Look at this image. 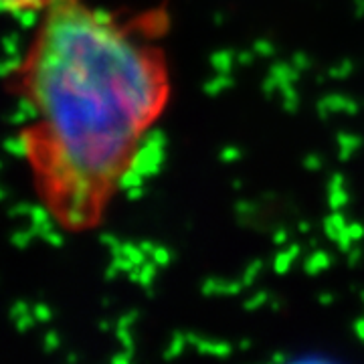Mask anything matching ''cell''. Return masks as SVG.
I'll return each instance as SVG.
<instances>
[{"label": "cell", "mask_w": 364, "mask_h": 364, "mask_svg": "<svg viewBox=\"0 0 364 364\" xmlns=\"http://www.w3.org/2000/svg\"><path fill=\"white\" fill-rule=\"evenodd\" d=\"M51 2L26 77L41 128L25 138L59 219L79 229L130 166L166 90L156 55L128 39L107 11Z\"/></svg>", "instance_id": "1"}, {"label": "cell", "mask_w": 364, "mask_h": 364, "mask_svg": "<svg viewBox=\"0 0 364 364\" xmlns=\"http://www.w3.org/2000/svg\"><path fill=\"white\" fill-rule=\"evenodd\" d=\"M164 146L162 144L148 142V140H142V146L136 148L134 156H132L130 166L136 168L144 178L146 176H154L158 170H160V164H162V158H164Z\"/></svg>", "instance_id": "2"}, {"label": "cell", "mask_w": 364, "mask_h": 364, "mask_svg": "<svg viewBox=\"0 0 364 364\" xmlns=\"http://www.w3.org/2000/svg\"><path fill=\"white\" fill-rule=\"evenodd\" d=\"M358 109V105L354 104L352 100H346L342 95H328L320 102V114L328 116L332 112H346V114H354Z\"/></svg>", "instance_id": "3"}, {"label": "cell", "mask_w": 364, "mask_h": 364, "mask_svg": "<svg viewBox=\"0 0 364 364\" xmlns=\"http://www.w3.org/2000/svg\"><path fill=\"white\" fill-rule=\"evenodd\" d=\"M272 75L279 81V87H282L286 83H294L298 79L299 71L294 65H289V63H275L272 67Z\"/></svg>", "instance_id": "4"}, {"label": "cell", "mask_w": 364, "mask_h": 364, "mask_svg": "<svg viewBox=\"0 0 364 364\" xmlns=\"http://www.w3.org/2000/svg\"><path fill=\"white\" fill-rule=\"evenodd\" d=\"M298 253H299L298 245H291V249L277 253V255H275V259H273V269H275L277 273H286L287 269L291 267L294 259L298 257Z\"/></svg>", "instance_id": "5"}, {"label": "cell", "mask_w": 364, "mask_h": 364, "mask_svg": "<svg viewBox=\"0 0 364 364\" xmlns=\"http://www.w3.org/2000/svg\"><path fill=\"white\" fill-rule=\"evenodd\" d=\"M144 182V176L138 172L136 168H128L122 172V176L117 178V186L122 188V191H128V188H134V186H142Z\"/></svg>", "instance_id": "6"}, {"label": "cell", "mask_w": 364, "mask_h": 364, "mask_svg": "<svg viewBox=\"0 0 364 364\" xmlns=\"http://www.w3.org/2000/svg\"><path fill=\"white\" fill-rule=\"evenodd\" d=\"M210 65H213V69H215L217 73H229V71H231V65H233V53H215V55L210 57Z\"/></svg>", "instance_id": "7"}, {"label": "cell", "mask_w": 364, "mask_h": 364, "mask_svg": "<svg viewBox=\"0 0 364 364\" xmlns=\"http://www.w3.org/2000/svg\"><path fill=\"white\" fill-rule=\"evenodd\" d=\"M328 265H330V257L326 255L324 251H316V253H312V257L306 261V272L308 273L324 272V269H328Z\"/></svg>", "instance_id": "8"}, {"label": "cell", "mask_w": 364, "mask_h": 364, "mask_svg": "<svg viewBox=\"0 0 364 364\" xmlns=\"http://www.w3.org/2000/svg\"><path fill=\"white\" fill-rule=\"evenodd\" d=\"M346 227H348V225H346V221H344V217H342V215H338V213H336V215H332L330 219H326V223H324L326 235H328L332 241H334V239H336V237L340 235V231H344Z\"/></svg>", "instance_id": "9"}, {"label": "cell", "mask_w": 364, "mask_h": 364, "mask_svg": "<svg viewBox=\"0 0 364 364\" xmlns=\"http://www.w3.org/2000/svg\"><path fill=\"white\" fill-rule=\"evenodd\" d=\"M231 85H233V79L229 77V73H219L217 77L210 79L207 85H205V91L210 93V95H217V93H221L223 90H227Z\"/></svg>", "instance_id": "10"}, {"label": "cell", "mask_w": 364, "mask_h": 364, "mask_svg": "<svg viewBox=\"0 0 364 364\" xmlns=\"http://www.w3.org/2000/svg\"><path fill=\"white\" fill-rule=\"evenodd\" d=\"M338 146H340V158H342V160H346V158L350 156L352 152L360 146V140H358L356 136H346V134H342V136H338Z\"/></svg>", "instance_id": "11"}, {"label": "cell", "mask_w": 364, "mask_h": 364, "mask_svg": "<svg viewBox=\"0 0 364 364\" xmlns=\"http://www.w3.org/2000/svg\"><path fill=\"white\" fill-rule=\"evenodd\" d=\"M279 91H282V95H284V105H286L287 112H296V109H298L299 97H298V91L294 90V83H286V85H282Z\"/></svg>", "instance_id": "12"}, {"label": "cell", "mask_w": 364, "mask_h": 364, "mask_svg": "<svg viewBox=\"0 0 364 364\" xmlns=\"http://www.w3.org/2000/svg\"><path fill=\"white\" fill-rule=\"evenodd\" d=\"M4 148L13 156H26L28 154V142H26L25 136L23 138H9L6 144H4Z\"/></svg>", "instance_id": "13"}, {"label": "cell", "mask_w": 364, "mask_h": 364, "mask_svg": "<svg viewBox=\"0 0 364 364\" xmlns=\"http://www.w3.org/2000/svg\"><path fill=\"white\" fill-rule=\"evenodd\" d=\"M14 16H16L18 25L23 26V28H31V26L37 23V13H35L33 6H23V9L14 11Z\"/></svg>", "instance_id": "14"}, {"label": "cell", "mask_w": 364, "mask_h": 364, "mask_svg": "<svg viewBox=\"0 0 364 364\" xmlns=\"http://www.w3.org/2000/svg\"><path fill=\"white\" fill-rule=\"evenodd\" d=\"M122 255H126L136 267L144 265V263H146V257H148L142 249H140V245H122Z\"/></svg>", "instance_id": "15"}, {"label": "cell", "mask_w": 364, "mask_h": 364, "mask_svg": "<svg viewBox=\"0 0 364 364\" xmlns=\"http://www.w3.org/2000/svg\"><path fill=\"white\" fill-rule=\"evenodd\" d=\"M186 344H188V340H186V336L184 334H174L172 336V342H170L168 350H166V358H174V356H178L184 348H186Z\"/></svg>", "instance_id": "16"}, {"label": "cell", "mask_w": 364, "mask_h": 364, "mask_svg": "<svg viewBox=\"0 0 364 364\" xmlns=\"http://www.w3.org/2000/svg\"><path fill=\"white\" fill-rule=\"evenodd\" d=\"M156 263L152 261V263H144V265H140V284H142L144 287L150 286L152 284V279H154V275H156Z\"/></svg>", "instance_id": "17"}, {"label": "cell", "mask_w": 364, "mask_h": 364, "mask_svg": "<svg viewBox=\"0 0 364 364\" xmlns=\"http://www.w3.org/2000/svg\"><path fill=\"white\" fill-rule=\"evenodd\" d=\"M348 203V193L344 188L340 191H330V207L332 208H342Z\"/></svg>", "instance_id": "18"}, {"label": "cell", "mask_w": 364, "mask_h": 364, "mask_svg": "<svg viewBox=\"0 0 364 364\" xmlns=\"http://www.w3.org/2000/svg\"><path fill=\"white\" fill-rule=\"evenodd\" d=\"M150 259L154 261L156 263L158 267H166L170 263V253H168V249H164V247H156L154 249V253L150 255Z\"/></svg>", "instance_id": "19"}, {"label": "cell", "mask_w": 364, "mask_h": 364, "mask_svg": "<svg viewBox=\"0 0 364 364\" xmlns=\"http://www.w3.org/2000/svg\"><path fill=\"white\" fill-rule=\"evenodd\" d=\"M28 219H31V225H39V223L49 221V210L45 207H33Z\"/></svg>", "instance_id": "20"}, {"label": "cell", "mask_w": 364, "mask_h": 364, "mask_svg": "<svg viewBox=\"0 0 364 364\" xmlns=\"http://www.w3.org/2000/svg\"><path fill=\"white\" fill-rule=\"evenodd\" d=\"M35 316H33V312L25 314V316H21V318H16L14 322H16V330H21V332H26L28 328H33V324H35Z\"/></svg>", "instance_id": "21"}, {"label": "cell", "mask_w": 364, "mask_h": 364, "mask_svg": "<svg viewBox=\"0 0 364 364\" xmlns=\"http://www.w3.org/2000/svg\"><path fill=\"white\" fill-rule=\"evenodd\" d=\"M35 237V233L28 229V231H21V233H16L13 237V243L16 245V247H21V249H25L28 243H31V239Z\"/></svg>", "instance_id": "22"}, {"label": "cell", "mask_w": 364, "mask_h": 364, "mask_svg": "<svg viewBox=\"0 0 364 364\" xmlns=\"http://www.w3.org/2000/svg\"><path fill=\"white\" fill-rule=\"evenodd\" d=\"M261 267H263V265H261V261H255V263H251V265H249L247 272H245V275H243V284H245V286L253 284V279L257 277V273L261 272Z\"/></svg>", "instance_id": "23"}, {"label": "cell", "mask_w": 364, "mask_h": 364, "mask_svg": "<svg viewBox=\"0 0 364 364\" xmlns=\"http://www.w3.org/2000/svg\"><path fill=\"white\" fill-rule=\"evenodd\" d=\"M33 316L37 318V322H47V320H51V310L45 304H37L33 308Z\"/></svg>", "instance_id": "24"}, {"label": "cell", "mask_w": 364, "mask_h": 364, "mask_svg": "<svg viewBox=\"0 0 364 364\" xmlns=\"http://www.w3.org/2000/svg\"><path fill=\"white\" fill-rule=\"evenodd\" d=\"M253 49H255V53H259V57H272L273 53H275L269 41H257Z\"/></svg>", "instance_id": "25"}, {"label": "cell", "mask_w": 364, "mask_h": 364, "mask_svg": "<svg viewBox=\"0 0 364 364\" xmlns=\"http://www.w3.org/2000/svg\"><path fill=\"white\" fill-rule=\"evenodd\" d=\"M352 73V63L350 61H342L340 65L332 69V77H348Z\"/></svg>", "instance_id": "26"}, {"label": "cell", "mask_w": 364, "mask_h": 364, "mask_svg": "<svg viewBox=\"0 0 364 364\" xmlns=\"http://www.w3.org/2000/svg\"><path fill=\"white\" fill-rule=\"evenodd\" d=\"M4 49H6V57L9 55H18L16 49H18V37L16 35H9L6 41H4Z\"/></svg>", "instance_id": "27"}, {"label": "cell", "mask_w": 364, "mask_h": 364, "mask_svg": "<svg viewBox=\"0 0 364 364\" xmlns=\"http://www.w3.org/2000/svg\"><path fill=\"white\" fill-rule=\"evenodd\" d=\"M267 298H269L267 294H257V296H253V298L249 299V301H245V308H247V310H255V308L263 306Z\"/></svg>", "instance_id": "28"}, {"label": "cell", "mask_w": 364, "mask_h": 364, "mask_svg": "<svg viewBox=\"0 0 364 364\" xmlns=\"http://www.w3.org/2000/svg\"><path fill=\"white\" fill-rule=\"evenodd\" d=\"M346 229H348V233H350L352 241H354V243H356V241H360V239L364 237V227L360 225V223H356V225H348Z\"/></svg>", "instance_id": "29"}, {"label": "cell", "mask_w": 364, "mask_h": 364, "mask_svg": "<svg viewBox=\"0 0 364 364\" xmlns=\"http://www.w3.org/2000/svg\"><path fill=\"white\" fill-rule=\"evenodd\" d=\"M28 312H33V310H31V308L26 306L25 301H16V304L13 306V310H11V314H13L14 320H16V318H21V316H25V314H28Z\"/></svg>", "instance_id": "30"}, {"label": "cell", "mask_w": 364, "mask_h": 364, "mask_svg": "<svg viewBox=\"0 0 364 364\" xmlns=\"http://www.w3.org/2000/svg\"><path fill=\"white\" fill-rule=\"evenodd\" d=\"M43 239H45L47 243H51V245H55V247H61V245H63V237L57 233V231H49V233L45 235Z\"/></svg>", "instance_id": "31"}, {"label": "cell", "mask_w": 364, "mask_h": 364, "mask_svg": "<svg viewBox=\"0 0 364 364\" xmlns=\"http://www.w3.org/2000/svg\"><path fill=\"white\" fill-rule=\"evenodd\" d=\"M45 348L51 352L59 348V338H57V334H55V332H49V334L45 336Z\"/></svg>", "instance_id": "32"}, {"label": "cell", "mask_w": 364, "mask_h": 364, "mask_svg": "<svg viewBox=\"0 0 364 364\" xmlns=\"http://www.w3.org/2000/svg\"><path fill=\"white\" fill-rule=\"evenodd\" d=\"M294 67H296L298 71H304V69L310 67V59H308L306 55H296V57H294Z\"/></svg>", "instance_id": "33"}, {"label": "cell", "mask_w": 364, "mask_h": 364, "mask_svg": "<svg viewBox=\"0 0 364 364\" xmlns=\"http://www.w3.org/2000/svg\"><path fill=\"white\" fill-rule=\"evenodd\" d=\"M31 205H26V203H21V205H16V207L11 210L13 215H16V217H26L28 219V215H31Z\"/></svg>", "instance_id": "34"}, {"label": "cell", "mask_w": 364, "mask_h": 364, "mask_svg": "<svg viewBox=\"0 0 364 364\" xmlns=\"http://www.w3.org/2000/svg\"><path fill=\"white\" fill-rule=\"evenodd\" d=\"M241 156V152L237 150V148H225L223 150L221 158L225 160V162H231V160H237V158Z\"/></svg>", "instance_id": "35"}, {"label": "cell", "mask_w": 364, "mask_h": 364, "mask_svg": "<svg viewBox=\"0 0 364 364\" xmlns=\"http://www.w3.org/2000/svg\"><path fill=\"white\" fill-rule=\"evenodd\" d=\"M340 188H344V178H342V174H334L330 178V191H340Z\"/></svg>", "instance_id": "36"}, {"label": "cell", "mask_w": 364, "mask_h": 364, "mask_svg": "<svg viewBox=\"0 0 364 364\" xmlns=\"http://www.w3.org/2000/svg\"><path fill=\"white\" fill-rule=\"evenodd\" d=\"M320 166H322V162H320V158L318 156L306 158V168L308 170H320Z\"/></svg>", "instance_id": "37"}, {"label": "cell", "mask_w": 364, "mask_h": 364, "mask_svg": "<svg viewBox=\"0 0 364 364\" xmlns=\"http://www.w3.org/2000/svg\"><path fill=\"white\" fill-rule=\"evenodd\" d=\"M132 360V350H126V354H116L114 358H112V363L114 364H126Z\"/></svg>", "instance_id": "38"}, {"label": "cell", "mask_w": 364, "mask_h": 364, "mask_svg": "<svg viewBox=\"0 0 364 364\" xmlns=\"http://www.w3.org/2000/svg\"><path fill=\"white\" fill-rule=\"evenodd\" d=\"M126 195H128L130 200H136V198H140V196L144 195V188L142 186H134V188H128V191H126Z\"/></svg>", "instance_id": "39"}, {"label": "cell", "mask_w": 364, "mask_h": 364, "mask_svg": "<svg viewBox=\"0 0 364 364\" xmlns=\"http://www.w3.org/2000/svg\"><path fill=\"white\" fill-rule=\"evenodd\" d=\"M287 239V233L284 231V229H279L277 233L273 235V243H277V245H282V243H286Z\"/></svg>", "instance_id": "40"}, {"label": "cell", "mask_w": 364, "mask_h": 364, "mask_svg": "<svg viewBox=\"0 0 364 364\" xmlns=\"http://www.w3.org/2000/svg\"><path fill=\"white\" fill-rule=\"evenodd\" d=\"M251 57H253L251 53H241V55L237 57V61H239V63H245V65H247V63H251Z\"/></svg>", "instance_id": "41"}, {"label": "cell", "mask_w": 364, "mask_h": 364, "mask_svg": "<svg viewBox=\"0 0 364 364\" xmlns=\"http://www.w3.org/2000/svg\"><path fill=\"white\" fill-rule=\"evenodd\" d=\"M354 330H356V334H358V336L364 340V318H363V320H358V322H356Z\"/></svg>", "instance_id": "42"}, {"label": "cell", "mask_w": 364, "mask_h": 364, "mask_svg": "<svg viewBox=\"0 0 364 364\" xmlns=\"http://www.w3.org/2000/svg\"><path fill=\"white\" fill-rule=\"evenodd\" d=\"M356 6L360 9V11H358V14H363L364 13V0H356Z\"/></svg>", "instance_id": "43"}, {"label": "cell", "mask_w": 364, "mask_h": 364, "mask_svg": "<svg viewBox=\"0 0 364 364\" xmlns=\"http://www.w3.org/2000/svg\"><path fill=\"white\" fill-rule=\"evenodd\" d=\"M320 301H322V304H330V301H332V296H320Z\"/></svg>", "instance_id": "44"}, {"label": "cell", "mask_w": 364, "mask_h": 364, "mask_svg": "<svg viewBox=\"0 0 364 364\" xmlns=\"http://www.w3.org/2000/svg\"><path fill=\"white\" fill-rule=\"evenodd\" d=\"M299 229H301V231L306 233V231H310V225H306V223H301V225H299Z\"/></svg>", "instance_id": "45"}]
</instances>
